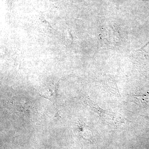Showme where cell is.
<instances>
[{"label":"cell","instance_id":"obj_1","mask_svg":"<svg viewBox=\"0 0 149 149\" xmlns=\"http://www.w3.org/2000/svg\"><path fill=\"white\" fill-rule=\"evenodd\" d=\"M58 83L47 84L40 90V95L50 101L55 105L58 98Z\"/></svg>","mask_w":149,"mask_h":149}]
</instances>
